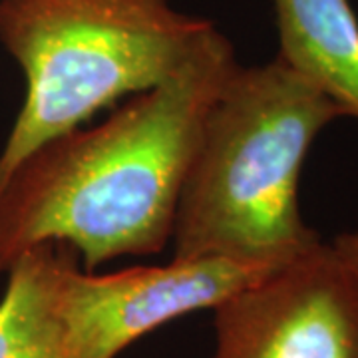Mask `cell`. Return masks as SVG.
<instances>
[{"label": "cell", "instance_id": "1", "mask_svg": "<svg viewBox=\"0 0 358 358\" xmlns=\"http://www.w3.org/2000/svg\"><path fill=\"white\" fill-rule=\"evenodd\" d=\"M237 64L215 26L164 82L22 157L0 181V277L46 243L74 249L86 271L162 253L205 115Z\"/></svg>", "mask_w": 358, "mask_h": 358}, {"label": "cell", "instance_id": "2", "mask_svg": "<svg viewBox=\"0 0 358 358\" xmlns=\"http://www.w3.org/2000/svg\"><path fill=\"white\" fill-rule=\"evenodd\" d=\"M346 117L279 56L235 66L205 115L179 193L173 259L233 257L279 268L322 241L299 205L308 152Z\"/></svg>", "mask_w": 358, "mask_h": 358}, {"label": "cell", "instance_id": "3", "mask_svg": "<svg viewBox=\"0 0 358 358\" xmlns=\"http://www.w3.org/2000/svg\"><path fill=\"white\" fill-rule=\"evenodd\" d=\"M213 28L171 0H0V44L26 80L0 181L40 143L164 82Z\"/></svg>", "mask_w": 358, "mask_h": 358}, {"label": "cell", "instance_id": "4", "mask_svg": "<svg viewBox=\"0 0 358 358\" xmlns=\"http://www.w3.org/2000/svg\"><path fill=\"white\" fill-rule=\"evenodd\" d=\"M273 271L233 257H193L94 275L70 257L60 277L70 358H115L171 320L215 310Z\"/></svg>", "mask_w": 358, "mask_h": 358}, {"label": "cell", "instance_id": "5", "mask_svg": "<svg viewBox=\"0 0 358 358\" xmlns=\"http://www.w3.org/2000/svg\"><path fill=\"white\" fill-rule=\"evenodd\" d=\"M213 313L211 358H358V277L333 243L320 241Z\"/></svg>", "mask_w": 358, "mask_h": 358}, {"label": "cell", "instance_id": "6", "mask_svg": "<svg viewBox=\"0 0 358 358\" xmlns=\"http://www.w3.org/2000/svg\"><path fill=\"white\" fill-rule=\"evenodd\" d=\"M279 52L296 74L358 120V18L348 0H273Z\"/></svg>", "mask_w": 358, "mask_h": 358}, {"label": "cell", "instance_id": "7", "mask_svg": "<svg viewBox=\"0 0 358 358\" xmlns=\"http://www.w3.org/2000/svg\"><path fill=\"white\" fill-rule=\"evenodd\" d=\"M74 249L46 243L14 263L0 299V358H70L60 277Z\"/></svg>", "mask_w": 358, "mask_h": 358}, {"label": "cell", "instance_id": "8", "mask_svg": "<svg viewBox=\"0 0 358 358\" xmlns=\"http://www.w3.org/2000/svg\"><path fill=\"white\" fill-rule=\"evenodd\" d=\"M331 243L358 277V229L345 231V233L336 235Z\"/></svg>", "mask_w": 358, "mask_h": 358}]
</instances>
